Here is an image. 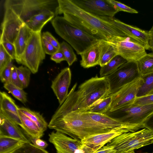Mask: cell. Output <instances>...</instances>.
<instances>
[{
    "label": "cell",
    "instance_id": "11",
    "mask_svg": "<svg viewBox=\"0 0 153 153\" xmlns=\"http://www.w3.org/2000/svg\"><path fill=\"white\" fill-rule=\"evenodd\" d=\"M4 8L1 25L0 43L7 42L14 44L20 28L25 23L12 10Z\"/></svg>",
    "mask_w": 153,
    "mask_h": 153
},
{
    "label": "cell",
    "instance_id": "36",
    "mask_svg": "<svg viewBox=\"0 0 153 153\" xmlns=\"http://www.w3.org/2000/svg\"><path fill=\"white\" fill-rule=\"evenodd\" d=\"M112 4L117 12L123 11L132 13H137L138 12L135 10L117 1L113 0H107Z\"/></svg>",
    "mask_w": 153,
    "mask_h": 153
},
{
    "label": "cell",
    "instance_id": "50",
    "mask_svg": "<svg viewBox=\"0 0 153 153\" xmlns=\"http://www.w3.org/2000/svg\"><path fill=\"white\" fill-rule=\"evenodd\" d=\"M153 94V90L151 91L150 93L148 94V95L152 94Z\"/></svg>",
    "mask_w": 153,
    "mask_h": 153
},
{
    "label": "cell",
    "instance_id": "49",
    "mask_svg": "<svg viewBox=\"0 0 153 153\" xmlns=\"http://www.w3.org/2000/svg\"><path fill=\"white\" fill-rule=\"evenodd\" d=\"M125 153H135L134 150L132 151Z\"/></svg>",
    "mask_w": 153,
    "mask_h": 153
},
{
    "label": "cell",
    "instance_id": "14",
    "mask_svg": "<svg viewBox=\"0 0 153 153\" xmlns=\"http://www.w3.org/2000/svg\"><path fill=\"white\" fill-rule=\"evenodd\" d=\"M83 10L99 16L114 17L118 12L107 0H71Z\"/></svg>",
    "mask_w": 153,
    "mask_h": 153
},
{
    "label": "cell",
    "instance_id": "44",
    "mask_svg": "<svg viewBox=\"0 0 153 153\" xmlns=\"http://www.w3.org/2000/svg\"><path fill=\"white\" fill-rule=\"evenodd\" d=\"M50 59L56 63H60L62 61H66L65 56L60 49L51 55Z\"/></svg>",
    "mask_w": 153,
    "mask_h": 153
},
{
    "label": "cell",
    "instance_id": "19",
    "mask_svg": "<svg viewBox=\"0 0 153 153\" xmlns=\"http://www.w3.org/2000/svg\"><path fill=\"white\" fill-rule=\"evenodd\" d=\"M0 136L19 140L31 143L30 139L19 126L0 114Z\"/></svg>",
    "mask_w": 153,
    "mask_h": 153
},
{
    "label": "cell",
    "instance_id": "35",
    "mask_svg": "<svg viewBox=\"0 0 153 153\" xmlns=\"http://www.w3.org/2000/svg\"><path fill=\"white\" fill-rule=\"evenodd\" d=\"M12 59H10L5 67L0 71L1 81L4 83L10 82L12 69L13 66Z\"/></svg>",
    "mask_w": 153,
    "mask_h": 153
},
{
    "label": "cell",
    "instance_id": "41",
    "mask_svg": "<svg viewBox=\"0 0 153 153\" xmlns=\"http://www.w3.org/2000/svg\"><path fill=\"white\" fill-rule=\"evenodd\" d=\"M10 82L14 85L22 89H23L22 84L18 76L16 70V67L13 65L10 78Z\"/></svg>",
    "mask_w": 153,
    "mask_h": 153
},
{
    "label": "cell",
    "instance_id": "13",
    "mask_svg": "<svg viewBox=\"0 0 153 153\" xmlns=\"http://www.w3.org/2000/svg\"><path fill=\"white\" fill-rule=\"evenodd\" d=\"M113 43L117 48L118 55L127 62H136L147 54L142 45L128 37Z\"/></svg>",
    "mask_w": 153,
    "mask_h": 153
},
{
    "label": "cell",
    "instance_id": "18",
    "mask_svg": "<svg viewBox=\"0 0 153 153\" xmlns=\"http://www.w3.org/2000/svg\"><path fill=\"white\" fill-rule=\"evenodd\" d=\"M19 107L14 100L4 91L0 92V114L22 127V124L19 116Z\"/></svg>",
    "mask_w": 153,
    "mask_h": 153
},
{
    "label": "cell",
    "instance_id": "7",
    "mask_svg": "<svg viewBox=\"0 0 153 153\" xmlns=\"http://www.w3.org/2000/svg\"><path fill=\"white\" fill-rule=\"evenodd\" d=\"M153 113V103L137 105L133 103L105 114L128 125L142 128L145 120Z\"/></svg>",
    "mask_w": 153,
    "mask_h": 153
},
{
    "label": "cell",
    "instance_id": "34",
    "mask_svg": "<svg viewBox=\"0 0 153 153\" xmlns=\"http://www.w3.org/2000/svg\"><path fill=\"white\" fill-rule=\"evenodd\" d=\"M16 70L23 89L27 87L30 82V75L32 73L31 71L27 67L23 66L16 67Z\"/></svg>",
    "mask_w": 153,
    "mask_h": 153
},
{
    "label": "cell",
    "instance_id": "42",
    "mask_svg": "<svg viewBox=\"0 0 153 153\" xmlns=\"http://www.w3.org/2000/svg\"><path fill=\"white\" fill-rule=\"evenodd\" d=\"M42 41L45 53L52 55L58 50L45 39L42 38Z\"/></svg>",
    "mask_w": 153,
    "mask_h": 153
},
{
    "label": "cell",
    "instance_id": "12",
    "mask_svg": "<svg viewBox=\"0 0 153 153\" xmlns=\"http://www.w3.org/2000/svg\"><path fill=\"white\" fill-rule=\"evenodd\" d=\"M99 17L118 29L127 37L142 45L146 50L150 49L149 31L127 24L114 17Z\"/></svg>",
    "mask_w": 153,
    "mask_h": 153
},
{
    "label": "cell",
    "instance_id": "26",
    "mask_svg": "<svg viewBox=\"0 0 153 153\" xmlns=\"http://www.w3.org/2000/svg\"><path fill=\"white\" fill-rule=\"evenodd\" d=\"M19 110L35 123L43 132L46 130L48 124L39 113L24 107H19Z\"/></svg>",
    "mask_w": 153,
    "mask_h": 153
},
{
    "label": "cell",
    "instance_id": "6",
    "mask_svg": "<svg viewBox=\"0 0 153 153\" xmlns=\"http://www.w3.org/2000/svg\"><path fill=\"white\" fill-rule=\"evenodd\" d=\"M151 144H153V132L144 128L121 134L107 145L114 147L116 153H125Z\"/></svg>",
    "mask_w": 153,
    "mask_h": 153
},
{
    "label": "cell",
    "instance_id": "40",
    "mask_svg": "<svg viewBox=\"0 0 153 153\" xmlns=\"http://www.w3.org/2000/svg\"><path fill=\"white\" fill-rule=\"evenodd\" d=\"M42 38L45 39L58 50L60 49V44L49 32L46 31L43 33Z\"/></svg>",
    "mask_w": 153,
    "mask_h": 153
},
{
    "label": "cell",
    "instance_id": "20",
    "mask_svg": "<svg viewBox=\"0 0 153 153\" xmlns=\"http://www.w3.org/2000/svg\"><path fill=\"white\" fill-rule=\"evenodd\" d=\"M102 39H100L80 54L81 66L88 68L99 65L102 53Z\"/></svg>",
    "mask_w": 153,
    "mask_h": 153
},
{
    "label": "cell",
    "instance_id": "31",
    "mask_svg": "<svg viewBox=\"0 0 153 153\" xmlns=\"http://www.w3.org/2000/svg\"><path fill=\"white\" fill-rule=\"evenodd\" d=\"M112 100V96L111 95H110L99 103L86 111L92 113L104 114L109 110Z\"/></svg>",
    "mask_w": 153,
    "mask_h": 153
},
{
    "label": "cell",
    "instance_id": "17",
    "mask_svg": "<svg viewBox=\"0 0 153 153\" xmlns=\"http://www.w3.org/2000/svg\"><path fill=\"white\" fill-rule=\"evenodd\" d=\"M129 132V131L126 129H114L108 132L88 136L81 141L82 145L95 152L104 146L115 137L124 133Z\"/></svg>",
    "mask_w": 153,
    "mask_h": 153
},
{
    "label": "cell",
    "instance_id": "21",
    "mask_svg": "<svg viewBox=\"0 0 153 153\" xmlns=\"http://www.w3.org/2000/svg\"><path fill=\"white\" fill-rule=\"evenodd\" d=\"M55 16L53 12L45 10L33 16L25 24L32 32H41L44 26Z\"/></svg>",
    "mask_w": 153,
    "mask_h": 153
},
{
    "label": "cell",
    "instance_id": "16",
    "mask_svg": "<svg viewBox=\"0 0 153 153\" xmlns=\"http://www.w3.org/2000/svg\"><path fill=\"white\" fill-rule=\"evenodd\" d=\"M71 78V69L67 67L61 70L52 81L51 87L58 100L60 106L67 97Z\"/></svg>",
    "mask_w": 153,
    "mask_h": 153
},
{
    "label": "cell",
    "instance_id": "38",
    "mask_svg": "<svg viewBox=\"0 0 153 153\" xmlns=\"http://www.w3.org/2000/svg\"><path fill=\"white\" fill-rule=\"evenodd\" d=\"M133 103L137 105H144L153 103V94L136 98Z\"/></svg>",
    "mask_w": 153,
    "mask_h": 153
},
{
    "label": "cell",
    "instance_id": "4",
    "mask_svg": "<svg viewBox=\"0 0 153 153\" xmlns=\"http://www.w3.org/2000/svg\"><path fill=\"white\" fill-rule=\"evenodd\" d=\"M56 32L80 55L100 39L73 25L63 17L56 16L51 21Z\"/></svg>",
    "mask_w": 153,
    "mask_h": 153
},
{
    "label": "cell",
    "instance_id": "2",
    "mask_svg": "<svg viewBox=\"0 0 153 153\" xmlns=\"http://www.w3.org/2000/svg\"><path fill=\"white\" fill-rule=\"evenodd\" d=\"M76 86V83L54 114L62 115L72 112L87 111L110 95L105 76L99 77L96 75L85 81L75 90Z\"/></svg>",
    "mask_w": 153,
    "mask_h": 153
},
{
    "label": "cell",
    "instance_id": "47",
    "mask_svg": "<svg viewBox=\"0 0 153 153\" xmlns=\"http://www.w3.org/2000/svg\"><path fill=\"white\" fill-rule=\"evenodd\" d=\"M94 152L90 148L83 145L75 150L74 153H91Z\"/></svg>",
    "mask_w": 153,
    "mask_h": 153
},
{
    "label": "cell",
    "instance_id": "43",
    "mask_svg": "<svg viewBox=\"0 0 153 153\" xmlns=\"http://www.w3.org/2000/svg\"><path fill=\"white\" fill-rule=\"evenodd\" d=\"M30 140L31 143L33 145L39 148L45 149L48 146V144L45 141L40 138H33Z\"/></svg>",
    "mask_w": 153,
    "mask_h": 153
},
{
    "label": "cell",
    "instance_id": "3",
    "mask_svg": "<svg viewBox=\"0 0 153 153\" xmlns=\"http://www.w3.org/2000/svg\"><path fill=\"white\" fill-rule=\"evenodd\" d=\"M48 127L80 140L113 129L94 121L83 112H72L62 115L54 114Z\"/></svg>",
    "mask_w": 153,
    "mask_h": 153
},
{
    "label": "cell",
    "instance_id": "45",
    "mask_svg": "<svg viewBox=\"0 0 153 153\" xmlns=\"http://www.w3.org/2000/svg\"><path fill=\"white\" fill-rule=\"evenodd\" d=\"M142 128L148 129L153 132V113L144 121L142 125Z\"/></svg>",
    "mask_w": 153,
    "mask_h": 153
},
{
    "label": "cell",
    "instance_id": "28",
    "mask_svg": "<svg viewBox=\"0 0 153 153\" xmlns=\"http://www.w3.org/2000/svg\"><path fill=\"white\" fill-rule=\"evenodd\" d=\"M136 62L141 76L153 72V53H147Z\"/></svg>",
    "mask_w": 153,
    "mask_h": 153
},
{
    "label": "cell",
    "instance_id": "27",
    "mask_svg": "<svg viewBox=\"0 0 153 153\" xmlns=\"http://www.w3.org/2000/svg\"><path fill=\"white\" fill-rule=\"evenodd\" d=\"M25 143L13 138L0 136V153H10Z\"/></svg>",
    "mask_w": 153,
    "mask_h": 153
},
{
    "label": "cell",
    "instance_id": "8",
    "mask_svg": "<svg viewBox=\"0 0 153 153\" xmlns=\"http://www.w3.org/2000/svg\"><path fill=\"white\" fill-rule=\"evenodd\" d=\"M42 39L41 32H32L18 63L25 66L33 74L38 72L39 65L45 57Z\"/></svg>",
    "mask_w": 153,
    "mask_h": 153
},
{
    "label": "cell",
    "instance_id": "5",
    "mask_svg": "<svg viewBox=\"0 0 153 153\" xmlns=\"http://www.w3.org/2000/svg\"><path fill=\"white\" fill-rule=\"evenodd\" d=\"M58 0H6L4 8L12 10L25 24L34 16L45 10L54 12L57 16Z\"/></svg>",
    "mask_w": 153,
    "mask_h": 153
},
{
    "label": "cell",
    "instance_id": "25",
    "mask_svg": "<svg viewBox=\"0 0 153 153\" xmlns=\"http://www.w3.org/2000/svg\"><path fill=\"white\" fill-rule=\"evenodd\" d=\"M126 62V60L120 55H117L106 65L101 67L100 71V77L105 76L111 74Z\"/></svg>",
    "mask_w": 153,
    "mask_h": 153
},
{
    "label": "cell",
    "instance_id": "52",
    "mask_svg": "<svg viewBox=\"0 0 153 153\" xmlns=\"http://www.w3.org/2000/svg\"><path fill=\"white\" fill-rule=\"evenodd\" d=\"M152 153H153V152H152Z\"/></svg>",
    "mask_w": 153,
    "mask_h": 153
},
{
    "label": "cell",
    "instance_id": "9",
    "mask_svg": "<svg viewBox=\"0 0 153 153\" xmlns=\"http://www.w3.org/2000/svg\"><path fill=\"white\" fill-rule=\"evenodd\" d=\"M112 94L126 85L141 77L136 62H127L113 73L105 76Z\"/></svg>",
    "mask_w": 153,
    "mask_h": 153
},
{
    "label": "cell",
    "instance_id": "30",
    "mask_svg": "<svg viewBox=\"0 0 153 153\" xmlns=\"http://www.w3.org/2000/svg\"><path fill=\"white\" fill-rule=\"evenodd\" d=\"M4 88L17 99L25 104L27 101V93L23 89L14 85L10 82L4 84Z\"/></svg>",
    "mask_w": 153,
    "mask_h": 153
},
{
    "label": "cell",
    "instance_id": "39",
    "mask_svg": "<svg viewBox=\"0 0 153 153\" xmlns=\"http://www.w3.org/2000/svg\"><path fill=\"white\" fill-rule=\"evenodd\" d=\"M1 44L6 52L10 56L12 59H16V53L14 44L7 42L0 43Z\"/></svg>",
    "mask_w": 153,
    "mask_h": 153
},
{
    "label": "cell",
    "instance_id": "15",
    "mask_svg": "<svg viewBox=\"0 0 153 153\" xmlns=\"http://www.w3.org/2000/svg\"><path fill=\"white\" fill-rule=\"evenodd\" d=\"M48 136L49 141L53 145L57 153H74L82 145L81 140L58 131H53Z\"/></svg>",
    "mask_w": 153,
    "mask_h": 153
},
{
    "label": "cell",
    "instance_id": "51",
    "mask_svg": "<svg viewBox=\"0 0 153 153\" xmlns=\"http://www.w3.org/2000/svg\"><path fill=\"white\" fill-rule=\"evenodd\" d=\"M148 153L146 152V153Z\"/></svg>",
    "mask_w": 153,
    "mask_h": 153
},
{
    "label": "cell",
    "instance_id": "10",
    "mask_svg": "<svg viewBox=\"0 0 153 153\" xmlns=\"http://www.w3.org/2000/svg\"><path fill=\"white\" fill-rule=\"evenodd\" d=\"M141 82L140 77L111 94L112 102L107 112L113 111L133 103L137 98V94Z\"/></svg>",
    "mask_w": 153,
    "mask_h": 153
},
{
    "label": "cell",
    "instance_id": "33",
    "mask_svg": "<svg viewBox=\"0 0 153 153\" xmlns=\"http://www.w3.org/2000/svg\"><path fill=\"white\" fill-rule=\"evenodd\" d=\"M10 153H49L44 149L36 147L31 143H25Z\"/></svg>",
    "mask_w": 153,
    "mask_h": 153
},
{
    "label": "cell",
    "instance_id": "24",
    "mask_svg": "<svg viewBox=\"0 0 153 153\" xmlns=\"http://www.w3.org/2000/svg\"><path fill=\"white\" fill-rule=\"evenodd\" d=\"M117 55V50L114 44L102 39V53L99 64L100 66L101 67L106 65Z\"/></svg>",
    "mask_w": 153,
    "mask_h": 153
},
{
    "label": "cell",
    "instance_id": "32",
    "mask_svg": "<svg viewBox=\"0 0 153 153\" xmlns=\"http://www.w3.org/2000/svg\"><path fill=\"white\" fill-rule=\"evenodd\" d=\"M63 53L69 66L77 60L76 56L72 47L67 42L63 41L60 44V48Z\"/></svg>",
    "mask_w": 153,
    "mask_h": 153
},
{
    "label": "cell",
    "instance_id": "48",
    "mask_svg": "<svg viewBox=\"0 0 153 153\" xmlns=\"http://www.w3.org/2000/svg\"><path fill=\"white\" fill-rule=\"evenodd\" d=\"M150 49L153 51V25L149 31Z\"/></svg>",
    "mask_w": 153,
    "mask_h": 153
},
{
    "label": "cell",
    "instance_id": "22",
    "mask_svg": "<svg viewBox=\"0 0 153 153\" xmlns=\"http://www.w3.org/2000/svg\"><path fill=\"white\" fill-rule=\"evenodd\" d=\"M32 31L25 24L20 28L18 35L14 42L16 53V60L19 63L22 56Z\"/></svg>",
    "mask_w": 153,
    "mask_h": 153
},
{
    "label": "cell",
    "instance_id": "23",
    "mask_svg": "<svg viewBox=\"0 0 153 153\" xmlns=\"http://www.w3.org/2000/svg\"><path fill=\"white\" fill-rule=\"evenodd\" d=\"M18 113L22 124L21 128L30 139L33 138H40L43 136L44 132L35 123L19 110Z\"/></svg>",
    "mask_w": 153,
    "mask_h": 153
},
{
    "label": "cell",
    "instance_id": "37",
    "mask_svg": "<svg viewBox=\"0 0 153 153\" xmlns=\"http://www.w3.org/2000/svg\"><path fill=\"white\" fill-rule=\"evenodd\" d=\"M11 59H12L6 52L2 45L0 43V71L5 67Z\"/></svg>",
    "mask_w": 153,
    "mask_h": 153
},
{
    "label": "cell",
    "instance_id": "1",
    "mask_svg": "<svg viewBox=\"0 0 153 153\" xmlns=\"http://www.w3.org/2000/svg\"><path fill=\"white\" fill-rule=\"evenodd\" d=\"M58 14L73 25L100 39L114 42L127 37L123 33L99 16L88 13L71 0H58Z\"/></svg>",
    "mask_w": 153,
    "mask_h": 153
},
{
    "label": "cell",
    "instance_id": "29",
    "mask_svg": "<svg viewBox=\"0 0 153 153\" xmlns=\"http://www.w3.org/2000/svg\"><path fill=\"white\" fill-rule=\"evenodd\" d=\"M142 82L137 94V98L148 95L153 90V72L141 76Z\"/></svg>",
    "mask_w": 153,
    "mask_h": 153
},
{
    "label": "cell",
    "instance_id": "46",
    "mask_svg": "<svg viewBox=\"0 0 153 153\" xmlns=\"http://www.w3.org/2000/svg\"><path fill=\"white\" fill-rule=\"evenodd\" d=\"M91 153H116L114 147L106 145Z\"/></svg>",
    "mask_w": 153,
    "mask_h": 153
}]
</instances>
